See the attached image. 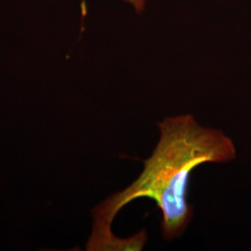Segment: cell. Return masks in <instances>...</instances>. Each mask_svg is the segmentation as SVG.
I'll list each match as a JSON object with an SVG mask.
<instances>
[{
	"instance_id": "cell-1",
	"label": "cell",
	"mask_w": 251,
	"mask_h": 251,
	"mask_svg": "<svg viewBox=\"0 0 251 251\" xmlns=\"http://www.w3.org/2000/svg\"><path fill=\"white\" fill-rule=\"evenodd\" d=\"M159 141L144 160L140 176L94 210L91 238L112 235L111 225L119 210L139 198H151L162 213L161 230L168 241L179 237L192 221L190 176L205 163H224L236 155L233 141L220 129L199 125L192 115L166 117L159 122Z\"/></svg>"
},
{
	"instance_id": "cell-2",
	"label": "cell",
	"mask_w": 251,
	"mask_h": 251,
	"mask_svg": "<svg viewBox=\"0 0 251 251\" xmlns=\"http://www.w3.org/2000/svg\"><path fill=\"white\" fill-rule=\"evenodd\" d=\"M126 3L131 5L137 13H141L144 10L146 0H124Z\"/></svg>"
}]
</instances>
